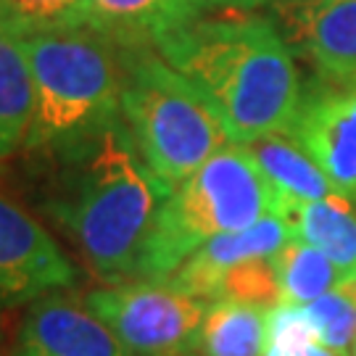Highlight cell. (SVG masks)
<instances>
[{"instance_id": "obj_1", "label": "cell", "mask_w": 356, "mask_h": 356, "mask_svg": "<svg viewBox=\"0 0 356 356\" xmlns=\"http://www.w3.org/2000/svg\"><path fill=\"white\" fill-rule=\"evenodd\" d=\"M45 214L106 282L138 280L145 245L172 188L145 164L124 122L51 161Z\"/></svg>"}, {"instance_id": "obj_2", "label": "cell", "mask_w": 356, "mask_h": 356, "mask_svg": "<svg viewBox=\"0 0 356 356\" xmlns=\"http://www.w3.org/2000/svg\"><path fill=\"white\" fill-rule=\"evenodd\" d=\"M153 51L211 101L232 143L288 135L304 79L272 19L254 11L206 13L159 40Z\"/></svg>"}, {"instance_id": "obj_3", "label": "cell", "mask_w": 356, "mask_h": 356, "mask_svg": "<svg viewBox=\"0 0 356 356\" xmlns=\"http://www.w3.org/2000/svg\"><path fill=\"white\" fill-rule=\"evenodd\" d=\"M22 40L35 79L26 153L53 161L122 122L124 48L90 26L29 32Z\"/></svg>"}, {"instance_id": "obj_4", "label": "cell", "mask_w": 356, "mask_h": 356, "mask_svg": "<svg viewBox=\"0 0 356 356\" xmlns=\"http://www.w3.org/2000/svg\"><path fill=\"white\" fill-rule=\"evenodd\" d=\"M122 122L169 188L232 145L211 101L153 48L124 51Z\"/></svg>"}, {"instance_id": "obj_5", "label": "cell", "mask_w": 356, "mask_h": 356, "mask_svg": "<svg viewBox=\"0 0 356 356\" xmlns=\"http://www.w3.org/2000/svg\"><path fill=\"white\" fill-rule=\"evenodd\" d=\"M275 214V195L245 145L232 143L172 188L143 254L138 280L164 282L216 235Z\"/></svg>"}, {"instance_id": "obj_6", "label": "cell", "mask_w": 356, "mask_h": 356, "mask_svg": "<svg viewBox=\"0 0 356 356\" xmlns=\"http://www.w3.org/2000/svg\"><path fill=\"white\" fill-rule=\"evenodd\" d=\"M85 304L138 356H188L209 301L172 288L169 282H106L85 293Z\"/></svg>"}, {"instance_id": "obj_7", "label": "cell", "mask_w": 356, "mask_h": 356, "mask_svg": "<svg viewBox=\"0 0 356 356\" xmlns=\"http://www.w3.org/2000/svg\"><path fill=\"white\" fill-rule=\"evenodd\" d=\"M325 172L332 188L356 201V82L317 76L304 95L288 135Z\"/></svg>"}, {"instance_id": "obj_8", "label": "cell", "mask_w": 356, "mask_h": 356, "mask_svg": "<svg viewBox=\"0 0 356 356\" xmlns=\"http://www.w3.org/2000/svg\"><path fill=\"white\" fill-rule=\"evenodd\" d=\"M74 282V261L48 227L16 201L0 195V309L72 291Z\"/></svg>"}, {"instance_id": "obj_9", "label": "cell", "mask_w": 356, "mask_h": 356, "mask_svg": "<svg viewBox=\"0 0 356 356\" xmlns=\"http://www.w3.org/2000/svg\"><path fill=\"white\" fill-rule=\"evenodd\" d=\"M13 356H138L116 338L85 298L56 291L26 304Z\"/></svg>"}, {"instance_id": "obj_10", "label": "cell", "mask_w": 356, "mask_h": 356, "mask_svg": "<svg viewBox=\"0 0 356 356\" xmlns=\"http://www.w3.org/2000/svg\"><path fill=\"white\" fill-rule=\"evenodd\" d=\"M280 29L293 53L332 82H356V0H312L280 8Z\"/></svg>"}, {"instance_id": "obj_11", "label": "cell", "mask_w": 356, "mask_h": 356, "mask_svg": "<svg viewBox=\"0 0 356 356\" xmlns=\"http://www.w3.org/2000/svg\"><path fill=\"white\" fill-rule=\"evenodd\" d=\"M291 241V229L285 225V219L277 214H267L251 227L225 232V235H216L209 243H204L164 282L188 296L214 301L216 285L229 267L251 261V259L277 256Z\"/></svg>"}, {"instance_id": "obj_12", "label": "cell", "mask_w": 356, "mask_h": 356, "mask_svg": "<svg viewBox=\"0 0 356 356\" xmlns=\"http://www.w3.org/2000/svg\"><path fill=\"white\" fill-rule=\"evenodd\" d=\"M209 0H90L88 24L124 51L156 48L179 26L211 13Z\"/></svg>"}, {"instance_id": "obj_13", "label": "cell", "mask_w": 356, "mask_h": 356, "mask_svg": "<svg viewBox=\"0 0 356 356\" xmlns=\"http://www.w3.org/2000/svg\"><path fill=\"white\" fill-rule=\"evenodd\" d=\"M245 148L267 177L272 195H275V214L277 216H285L291 209L309 204V201H322V198L338 195L332 182L325 177V172L291 138L269 135Z\"/></svg>"}, {"instance_id": "obj_14", "label": "cell", "mask_w": 356, "mask_h": 356, "mask_svg": "<svg viewBox=\"0 0 356 356\" xmlns=\"http://www.w3.org/2000/svg\"><path fill=\"white\" fill-rule=\"evenodd\" d=\"M35 114V79L22 35L0 19V159L24 151Z\"/></svg>"}, {"instance_id": "obj_15", "label": "cell", "mask_w": 356, "mask_h": 356, "mask_svg": "<svg viewBox=\"0 0 356 356\" xmlns=\"http://www.w3.org/2000/svg\"><path fill=\"white\" fill-rule=\"evenodd\" d=\"M293 241L314 245L341 267L346 280L356 277V201L330 195L291 209L282 216Z\"/></svg>"}, {"instance_id": "obj_16", "label": "cell", "mask_w": 356, "mask_h": 356, "mask_svg": "<svg viewBox=\"0 0 356 356\" xmlns=\"http://www.w3.org/2000/svg\"><path fill=\"white\" fill-rule=\"evenodd\" d=\"M269 309L216 298L201 322L193 354L198 356H264Z\"/></svg>"}, {"instance_id": "obj_17", "label": "cell", "mask_w": 356, "mask_h": 356, "mask_svg": "<svg viewBox=\"0 0 356 356\" xmlns=\"http://www.w3.org/2000/svg\"><path fill=\"white\" fill-rule=\"evenodd\" d=\"M275 267L280 277L282 304L306 306L325 293L335 291L346 275L341 267L314 245L291 241L275 256Z\"/></svg>"}, {"instance_id": "obj_18", "label": "cell", "mask_w": 356, "mask_h": 356, "mask_svg": "<svg viewBox=\"0 0 356 356\" xmlns=\"http://www.w3.org/2000/svg\"><path fill=\"white\" fill-rule=\"evenodd\" d=\"M317 343L338 356H354L356 346V277L306 304Z\"/></svg>"}, {"instance_id": "obj_19", "label": "cell", "mask_w": 356, "mask_h": 356, "mask_svg": "<svg viewBox=\"0 0 356 356\" xmlns=\"http://www.w3.org/2000/svg\"><path fill=\"white\" fill-rule=\"evenodd\" d=\"M90 0H0V19L19 35L88 24Z\"/></svg>"}, {"instance_id": "obj_20", "label": "cell", "mask_w": 356, "mask_h": 356, "mask_svg": "<svg viewBox=\"0 0 356 356\" xmlns=\"http://www.w3.org/2000/svg\"><path fill=\"white\" fill-rule=\"evenodd\" d=\"M216 298H227V301H241V304L261 306V309H275L282 304L280 277L275 267V256L264 259H251L229 267L222 280L216 285Z\"/></svg>"}, {"instance_id": "obj_21", "label": "cell", "mask_w": 356, "mask_h": 356, "mask_svg": "<svg viewBox=\"0 0 356 356\" xmlns=\"http://www.w3.org/2000/svg\"><path fill=\"white\" fill-rule=\"evenodd\" d=\"M304 343H317V332L306 314V306H275L267 322V348H296Z\"/></svg>"}, {"instance_id": "obj_22", "label": "cell", "mask_w": 356, "mask_h": 356, "mask_svg": "<svg viewBox=\"0 0 356 356\" xmlns=\"http://www.w3.org/2000/svg\"><path fill=\"white\" fill-rule=\"evenodd\" d=\"M264 356H338L327 351L322 343H304L296 346V348H267Z\"/></svg>"}, {"instance_id": "obj_23", "label": "cell", "mask_w": 356, "mask_h": 356, "mask_svg": "<svg viewBox=\"0 0 356 356\" xmlns=\"http://www.w3.org/2000/svg\"><path fill=\"white\" fill-rule=\"evenodd\" d=\"M211 8H225V11H256L261 6H269L272 0H209Z\"/></svg>"}, {"instance_id": "obj_24", "label": "cell", "mask_w": 356, "mask_h": 356, "mask_svg": "<svg viewBox=\"0 0 356 356\" xmlns=\"http://www.w3.org/2000/svg\"><path fill=\"white\" fill-rule=\"evenodd\" d=\"M301 3H312V0H272L269 6H275V11H280V8H291V6H301Z\"/></svg>"}, {"instance_id": "obj_25", "label": "cell", "mask_w": 356, "mask_h": 356, "mask_svg": "<svg viewBox=\"0 0 356 356\" xmlns=\"http://www.w3.org/2000/svg\"><path fill=\"white\" fill-rule=\"evenodd\" d=\"M0 341H3V332H0Z\"/></svg>"}, {"instance_id": "obj_26", "label": "cell", "mask_w": 356, "mask_h": 356, "mask_svg": "<svg viewBox=\"0 0 356 356\" xmlns=\"http://www.w3.org/2000/svg\"><path fill=\"white\" fill-rule=\"evenodd\" d=\"M354 356H356V346H354Z\"/></svg>"}, {"instance_id": "obj_27", "label": "cell", "mask_w": 356, "mask_h": 356, "mask_svg": "<svg viewBox=\"0 0 356 356\" xmlns=\"http://www.w3.org/2000/svg\"><path fill=\"white\" fill-rule=\"evenodd\" d=\"M188 356H198V354H188Z\"/></svg>"}]
</instances>
